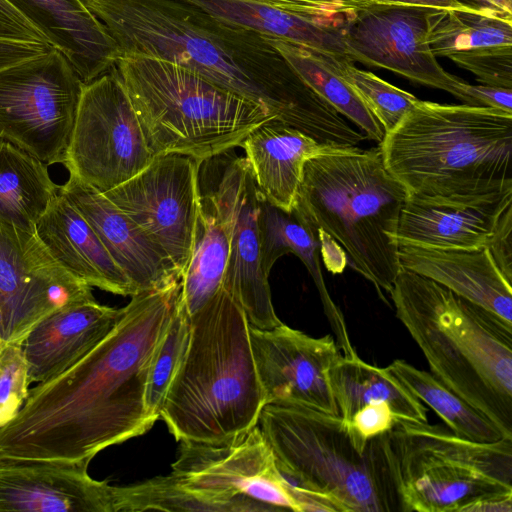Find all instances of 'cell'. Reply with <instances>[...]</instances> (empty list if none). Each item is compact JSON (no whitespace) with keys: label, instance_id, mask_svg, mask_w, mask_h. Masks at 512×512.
Returning <instances> with one entry per match:
<instances>
[{"label":"cell","instance_id":"cell-1","mask_svg":"<svg viewBox=\"0 0 512 512\" xmlns=\"http://www.w3.org/2000/svg\"><path fill=\"white\" fill-rule=\"evenodd\" d=\"M181 298V277L131 296L113 330L74 365L37 383L0 427V458L89 464L147 432L152 361Z\"/></svg>","mask_w":512,"mask_h":512},{"label":"cell","instance_id":"cell-2","mask_svg":"<svg viewBox=\"0 0 512 512\" xmlns=\"http://www.w3.org/2000/svg\"><path fill=\"white\" fill-rule=\"evenodd\" d=\"M122 54L190 69L254 101L278 121L311 135L323 99L260 35L222 24L181 0H83Z\"/></svg>","mask_w":512,"mask_h":512},{"label":"cell","instance_id":"cell-3","mask_svg":"<svg viewBox=\"0 0 512 512\" xmlns=\"http://www.w3.org/2000/svg\"><path fill=\"white\" fill-rule=\"evenodd\" d=\"M389 294L430 373L512 439V323L402 267Z\"/></svg>","mask_w":512,"mask_h":512},{"label":"cell","instance_id":"cell-4","mask_svg":"<svg viewBox=\"0 0 512 512\" xmlns=\"http://www.w3.org/2000/svg\"><path fill=\"white\" fill-rule=\"evenodd\" d=\"M411 197L470 200L512 189V113L419 102L378 147Z\"/></svg>","mask_w":512,"mask_h":512},{"label":"cell","instance_id":"cell-5","mask_svg":"<svg viewBox=\"0 0 512 512\" xmlns=\"http://www.w3.org/2000/svg\"><path fill=\"white\" fill-rule=\"evenodd\" d=\"M407 198L379 148L351 146L305 161L292 210L316 238L334 240L386 301L382 291L390 293L401 269L397 231Z\"/></svg>","mask_w":512,"mask_h":512},{"label":"cell","instance_id":"cell-6","mask_svg":"<svg viewBox=\"0 0 512 512\" xmlns=\"http://www.w3.org/2000/svg\"><path fill=\"white\" fill-rule=\"evenodd\" d=\"M190 318L188 350L160 419L180 442H226L256 426L266 404L250 324L228 290Z\"/></svg>","mask_w":512,"mask_h":512},{"label":"cell","instance_id":"cell-7","mask_svg":"<svg viewBox=\"0 0 512 512\" xmlns=\"http://www.w3.org/2000/svg\"><path fill=\"white\" fill-rule=\"evenodd\" d=\"M257 425L300 512L400 511L386 433L361 452L340 415L278 403L263 406Z\"/></svg>","mask_w":512,"mask_h":512},{"label":"cell","instance_id":"cell-8","mask_svg":"<svg viewBox=\"0 0 512 512\" xmlns=\"http://www.w3.org/2000/svg\"><path fill=\"white\" fill-rule=\"evenodd\" d=\"M115 69L155 157L180 154L204 162L277 120L260 104L172 62L122 54Z\"/></svg>","mask_w":512,"mask_h":512},{"label":"cell","instance_id":"cell-9","mask_svg":"<svg viewBox=\"0 0 512 512\" xmlns=\"http://www.w3.org/2000/svg\"><path fill=\"white\" fill-rule=\"evenodd\" d=\"M386 447L402 512H471L512 496V439L478 442L447 426L398 420Z\"/></svg>","mask_w":512,"mask_h":512},{"label":"cell","instance_id":"cell-10","mask_svg":"<svg viewBox=\"0 0 512 512\" xmlns=\"http://www.w3.org/2000/svg\"><path fill=\"white\" fill-rule=\"evenodd\" d=\"M84 82L56 48L0 70V140L63 164Z\"/></svg>","mask_w":512,"mask_h":512},{"label":"cell","instance_id":"cell-11","mask_svg":"<svg viewBox=\"0 0 512 512\" xmlns=\"http://www.w3.org/2000/svg\"><path fill=\"white\" fill-rule=\"evenodd\" d=\"M154 158L115 66L85 83L63 163L69 174L104 193Z\"/></svg>","mask_w":512,"mask_h":512},{"label":"cell","instance_id":"cell-12","mask_svg":"<svg viewBox=\"0 0 512 512\" xmlns=\"http://www.w3.org/2000/svg\"><path fill=\"white\" fill-rule=\"evenodd\" d=\"M171 474L222 512H300L258 425L221 443L181 441Z\"/></svg>","mask_w":512,"mask_h":512},{"label":"cell","instance_id":"cell-13","mask_svg":"<svg viewBox=\"0 0 512 512\" xmlns=\"http://www.w3.org/2000/svg\"><path fill=\"white\" fill-rule=\"evenodd\" d=\"M201 163L180 154L159 155L134 177L103 193L142 229L180 276L194 248Z\"/></svg>","mask_w":512,"mask_h":512},{"label":"cell","instance_id":"cell-14","mask_svg":"<svg viewBox=\"0 0 512 512\" xmlns=\"http://www.w3.org/2000/svg\"><path fill=\"white\" fill-rule=\"evenodd\" d=\"M91 288L50 254L36 231L0 221V342L21 344L54 311L94 299Z\"/></svg>","mask_w":512,"mask_h":512},{"label":"cell","instance_id":"cell-15","mask_svg":"<svg viewBox=\"0 0 512 512\" xmlns=\"http://www.w3.org/2000/svg\"><path fill=\"white\" fill-rule=\"evenodd\" d=\"M206 193L222 219L229 255L225 287L244 311L250 326L270 329L283 322L273 307L268 277L261 265L259 204L262 198L246 157H232Z\"/></svg>","mask_w":512,"mask_h":512},{"label":"cell","instance_id":"cell-16","mask_svg":"<svg viewBox=\"0 0 512 512\" xmlns=\"http://www.w3.org/2000/svg\"><path fill=\"white\" fill-rule=\"evenodd\" d=\"M432 9L369 3L341 28L346 53L352 62L391 70L444 90L464 104L463 81L441 67L428 43L427 19Z\"/></svg>","mask_w":512,"mask_h":512},{"label":"cell","instance_id":"cell-17","mask_svg":"<svg viewBox=\"0 0 512 512\" xmlns=\"http://www.w3.org/2000/svg\"><path fill=\"white\" fill-rule=\"evenodd\" d=\"M250 341L266 403L339 415L328 370L342 354L331 335L316 338L282 323L270 329L250 326Z\"/></svg>","mask_w":512,"mask_h":512},{"label":"cell","instance_id":"cell-18","mask_svg":"<svg viewBox=\"0 0 512 512\" xmlns=\"http://www.w3.org/2000/svg\"><path fill=\"white\" fill-rule=\"evenodd\" d=\"M89 464L0 458V511L115 512V486Z\"/></svg>","mask_w":512,"mask_h":512},{"label":"cell","instance_id":"cell-19","mask_svg":"<svg viewBox=\"0 0 512 512\" xmlns=\"http://www.w3.org/2000/svg\"><path fill=\"white\" fill-rule=\"evenodd\" d=\"M512 222V189L470 200L408 198L401 211L399 245L442 249L490 247Z\"/></svg>","mask_w":512,"mask_h":512},{"label":"cell","instance_id":"cell-20","mask_svg":"<svg viewBox=\"0 0 512 512\" xmlns=\"http://www.w3.org/2000/svg\"><path fill=\"white\" fill-rule=\"evenodd\" d=\"M59 191L88 221L137 292L181 277L142 229L102 192L70 174Z\"/></svg>","mask_w":512,"mask_h":512},{"label":"cell","instance_id":"cell-21","mask_svg":"<svg viewBox=\"0 0 512 512\" xmlns=\"http://www.w3.org/2000/svg\"><path fill=\"white\" fill-rule=\"evenodd\" d=\"M121 312L122 308L94 298L64 306L41 320L21 343L29 383L49 380L74 365L113 330Z\"/></svg>","mask_w":512,"mask_h":512},{"label":"cell","instance_id":"cell-22","mask_svg":"<svg viewBox=\"0 0 512 512\" xmlns=\"http://www.w3.org/2000/svg\"><path fill=\"white\" fill-rule=\"evenodd\" d=\"M59 50L84 83L111 70L121 51L83 0H7Z\"/></svg>","mask_w":512,"mask_h":512},{"label":"cell","instance_id":"cell-23","mask_svg":"<svg viewBox=\"0 0 512 512\" xmlns=\"http://www.w3.org/2000/svg\"><path fill=\"white\" fill-rule=\"evenodd\" d=\"M399 262L512 323V280L488 247L442 249L399 245Z\"/></svg>","mask_w":512,"mask_h":512},{"label":"cell","instance_id":"cell-24","mask_svg":"<svg viewBox=\"0 0 512 512\" xmlns=\"http://www.w3.org/2000/svg\"><path fill=\"white\" fill-rule=\"evenodd\" d=\"M35 231L50 254L89 286L122 296L138 293L88 221L60 191Z\"/></svg>","mask_w":512,"mask_h":512},{"label":"cell","instance_id":"cell-25","mask_svg":"<svg viewBox=\"0 0 512 512\" xmlns=\"http://www.w3.org/2000/svg\"><path fill=\"white\" fill-rule=\"evenodd\" d=\"M238 146L246 153L264 199L288 212L293 209L305 161L351 147L319 143L278 120L257 126Z\"/></svg>","mask_w":512,"mask_h":512},{"label":"cell","instance_id":"cell-26","mask_svg":"<svg viewBox=\"0 0 512 512\" xmlns=\"http://www.w3.org/2000/svg\"><path fill=\"white\" fill-rule=\"evenodd\" d=\"M227 26L296 44L338 64L352 62L340 28L258 0H181Z\"/></svg>","mask_w":512,"mask_h":512},{"label":"cell","instance_id":"cell-27","mask_svg":"<svg viewBox=\"0 0 512 512\" xmlns=\"http://www.w3.org/2000/svg\"><path fill=\"white\" fill-rule=\"evenodd\" d=\"M259 231L261 265L269 276L275 262L283 255H296L307 268L316 288L325 314L336 335V343L345 357L358 355L351 344L344 317L326 288L320 265V243L310 228L292 210L285 211L264 199L259 204Z\"/></svg>","mask_w":512,"mask_h":512},{"label":"cell","instance_id":"cell-28","mask_svg":"<svg viewBox=\"0 0 512 512\" xmlns=\"http://www.w3.org/2000/svg\"><path fill=\"white\" fill-rule=\"evenodd\" d=\"M339 415L348 422L362 406L386 401L398 420L428 422L424 404L386 367L354 357H342L328 370Z\"/></svg>","mask_w":512,"mask_h":512},{"label":"cell","instance_id":"cell-29","mask_svg":"<svg viewBox=\"0 0 512 512\" xmlns=\"http://www.w3.org/2000/svg\"><path fill=\"white\" fill-rule=\"evenodd\" d=\"M47 166L10 142L0 140V221L35 231L59 191Z\"/></svg>","mask_w":512,"mask_h":512},{"label":"cell","instance_id":"cell-30","mask_svg":"<svg viewBox=\"0 0 512 512\" xmlns=\"http://www.w3.org/2000/svg\"><path fill=\"white\" fill-rule=\"evenodd\" d=\"M286 63L343 117L355 124L369 140L380 143L385 136L382 125L341 76V64L296 44L260 36Z\"/></svg>","mask_w":512,"mask_h":512},{"label":"cell","instance_id":"cell-31","mask_svg":"<svg viewBox=\"0 0 512 512\" xmlns=\"http://www.w3.org/2000/svg\"><path fill=\"white\" fill-rule=\"evenodd\" d=\"M427 40L435 56L512 46V17L466 8L432 9Z\"/></svg>","mask_w":512,"mask_h":512},{"label":"cell","instance_id":"cell-32","mask_svg":"<svg viewBox=\"0 0 512 512\" xmlns=\"http://www.w3.org/2000/svg\"><path fill=\"white\" fill-rule=\"evenodd\" d=\"M386 368L456 435L478 442H494L503 438L490 419L450 391L430 372L400 359Z\"/></svg>","mask_w":512,"mask_h":512},{"label":"cell","instance_id":"cell-33","mask_svg":"<svg viewBox=\"0 0 512 512\" xmlns=\"http://www.w3.org/2000/svg\"><path fill=\"white\" fill-rule=\"evenodd\" d=\"M147 510L222 512L218 505L189 489L172 474L115 486V512Z\"/></svg>","mask_w":512,"mask_h":512},{"label":"cell","instance_id":"cell-34","mask_svg":"<svg viewBox=\"0 0 512 512\" xmlns=\"http://www.w3.org/2000/svg\"><path fill=\"white\" fill-rule=\"evenodd\" d=\"M190 337L191 318L180 298L147 377L145 406L148 416L155 422L160 419L169 388L187 353Z\"/></svg>","mask_w":512,"mask_h":512},{"label":"cell","instance_id":"cell-35","mask_svg":"<svg viewBox=\"0 0 512 512\" xmlns=\"http://www.w3.org/2000/svg\"><path fill=\"white\" fill-rule=\"evenodd\" d=\"M364 105L382 125L385 134L394 129L402 118L419 102V99L386 82L372 72L347 62L338 67Z\"/></svg>","mask_w":512,"mask_h":512},{"label":"cell","instance_id":"cell-36","mask_svg":"<svg viewBox=\"0 0 512 512\" xmlns=\"http://www.w3.org/2000/svg\"><path fill=\"white\" fill-rule=\"evenodd\" d=\"M29 385L21 344L0 342V427L19 412L28 395Z\"/></svg>","mask_w":512,"mask_h":512},{"label":"cell","instance_id":"cell-37","mask_svg":"<svg viewBox=\"0 0 512 512\" xmlns=\"http://www.w3.org/2000/svg\"><path fill=\"white\" fill-rule=\"evenodd\" d=\"M449 59L472 72L484 85L512 89V46L456 53Z\"/></svg>","mask_w":512,"mask_h":512},{"label":"cell","instance_id":"cell-38","mask_svg":"<svg viewBox=\"0 0 512 512\" xmlns=\"http://www.w3.org/2000/svg\"><path fill=\"white\" fill-rule=\"evenodd\" d=\"M282 10L342 28L359 9L369 3L365 0H258Z\"/></svg>","mask_w":512,"mask_h":512},{"label":"cell","instance_id":"cell-39","mask_svg":"<svg viewBox=\"0 0 512 512\" xmlns=\"http://www.w3.org/2000/svg\"><path fill=\"white\" fill-rule=\"evenodd\" d=\"M397 421L389 403L380 401L362 406L347 423L356 448L364 452L370 439L386 433Z\"/></svg>","mask_w":512,"mask_h":512},{"label":"cell","instance_id":"cell-40","mask_svg":"<svg viewBox=\"0 0 512 512\" xmlns=\"http://www.w3.org/2000/svg\"><path fill=\"white\" fill-rule=\"evenodd\" d=\"M0 39L49 44L46 37L7 0H0Z\"/></svg>","mask_w":512,"mask_h":512},{"label":"cell","instance_id":"cell-41","mask_svg":"<svg viewBox=\"0 0 512 512\" xmlns=\"http://www.w3.org/2000/svg\"><path fill=\"white\" fill-rule=\"evenodd\" d=\"M461 89L465 96L464 104L490 107L512 113V89L484 84L471 85L464 81Z\"/></svg>","mask_w":512,"mask_h":512},{"label":"cell","instance_id":"cell-42","mask_svg":"<svg viewBox=\"0 0 512 512\" xmlns=\"http://www.w3.org/2000/svg\"><path fill=\"white\" fill-rule=\"evenodd\" d=\"M45 43L0 39V70L48 52Z\"/></svg>","mask_w":512,"mask_h":512},{"label":"cell","instance_id":"cell-43","mask_svg":"<svg viewBox=\"0 0 512 512\" xmlns=\"http://www.w3.org/2000/svg\"><path fill=\"white\" fill-rule=\"evenodd\" d=\"M462 8L512 17V0H455Z\"/></svg>","mask_w":512,"mask_h":512},{"label":"cell","instance_id":"cell-44","mask_svg":"<svg viewBox=\"0 0 512 512\" xmlns=\"http://www.w3.org/2000/svg\"><path fill=\"white\" fill-rule=\"evenodd\" d=\"M368 3L420 6L434 9L462 8L455 0H365Z\"/></svg>","mask_w":512,"mask_h":512}]
</instances>
